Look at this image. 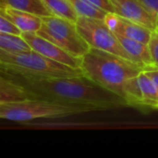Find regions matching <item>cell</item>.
<instances>
[{
    "label": "cell",
    "instance_id": "1",
    "mask_svg": "<svg viewBox=\"0 0 158 158\" xmlns=\"http://www.w3.org/2000/svg\"><path fill=\"white\" fill-rule=\"evenodd\" d=\"M4 76L24 86L32 99L72 106L81 109L84 113L127 106L122 97L97 85L84 75L43 80Z\"/></svg>",
    "mask_w": 158,
    "mask_h": 158
},
{
    "label": "cell",
    "instance_id": "2",
    "mask_svg": "<svg viewBox=\"0 0 158 158\" xmlns=\"http://www.w3.org/2000/svg\"><path fill=\"white\" fill-rule=\"evenodd\" d=\"M81 60V70L86 78L123 99L126 80L146 70L133 61L94 47L90 48Z\"/></svg>",
    "mask_w": 158,
    "mask_h": 158
},
{
    "label": "cell",
    "instance_id": "3",
    "mask_svg": "<svg viewBox=\"0 0 158 158\" xmlns=\"http://www.w3.org/2000/svg\"><path fill=\"white\" fill-rule=\"evenodd\" d=\"M0 71L4 75L31 80L83 75L81 69L52 60L33 49L20 53H7L0 50Z\"/></svg>",
    "mask_w": 158,
    "mask_h": 158
},
{
    "label": "cell",
    "instance_id": "4",
    "mask_svg": "<svg viewBox=\"0 0 158 158\" xmlns=\"http://www.w3.org/2000/svg\"><path fill=\"white\" fill-rule=\"evenodd\" d=\"M81 113L84 112L78 107L42 99L0 104V118L15 122H27L37 118H63Z\"/></svg>",
    "mask_w": 158,
    "mask_h": 158
},
{
    "label": "cell",
    "instance_id": "5",
    "mask_svg": "<svg viewBox=\"0 0 158 158\" xmlns=\"http://www.w3.org/2000/svg\"><path fill=\"white\" fill-rule=\"evenodd\" d=\"M43 24L36 32L51 41L72 56L81 58L91 46L80 33L76 23L56 15L42 17Z\"/></svg>",
    "mask_w": 158,
    "mask_h": 158
},
{
    "label": "cell",
    "instance_id": "6",
    "mask_svg": "<svg viewBox=\"0 0 158 158\" xmlns=\"http://www.w3.org/2000/svg\"><path fill=\"white\" fill-rule=\"evenodd\" d=\"M76 25L80 33L91 47L97 48L135 62L123 48L117 34L108 27L105 19L79 17Z\"/></svg>",
    "mask_w": 158,
    "mask_h": 158
},
{
    "label": "cell",
    "instance_id": "7",
    "mask_svg": "<svg viewBox=\"0 0 158 158\" xmlns=\"http://www.w3.org/2000/svg\"><path fill=\"white\" fill-rule=\"evenodd\" d=\"M22 37L31 45V49L43 56L73 69H81V58L72 56L51 41L38 35L36 32H22Z\"/></svg>",
    "mask_w": 158,
    "mask_h": 158
},
{
    "label": "cell",
    "instance_id": "8",
    "mask_svg": "<svg viewBox=\"0 0 158 158\" xmlns=\"http://www.w3.org/2000/svg\"><path fill=\"white\" fill-rule=\"evenodd\" d=\"M115 13L140 23L155 31L157 16L152 13L139 0H110Z\"/></svg>",
    "mask_w": 158,
    "mask_h": 158
},
{
    "label": "cell",
    "instance_id": "9",
    "mask_svg": "<svg viewBox=\"0 0 158 158\" xmlns=\"http://www.w3.org/2000/svg\"><path fill=\"white\" fill-rule=\"evenodd\" d=\"M105 21L115 33L137 40L145 44H149L154 32L146 26L121 17L116 13H108Z\"/></svg>",
    "mask_w": 158,
    "mask_h": 158
},
{
    "label": "cell",
    "instance_id": "10",
    "mask_svg": "<svg viewBox=\"0 0 158 158\" xmlns=\"http://www.w3.org/2000/svg\"><path fill=\"white\" fill-rule=\"evenodd\" d=\"M0 14L14 22L22 32H37L43 24L42 17L13 8L4 3H0Z\"/></svg>",
    "mask_w": 158,
    "mask_h": 158
},
{
    "label": "cell",
    "instance_id": "11",
    "mask_svg": "<svg viewBox=\"0 0 158 158\" xmlns=\"http://www.w3.org/2000/svg\"><path fill=\"white\" fill-rule=\"evenodd\" d=\"M116 34L118 36V41L122 44L123 48L136 63L142 65L146 69L156 68L152 59V56L148 44H145L142 42L128 38L126 36L118 33Z\"/></svg>",
    "mask_w": 158,
    "mask_h": 158
},
{
    "label": "cell",
    "instance_id": "12",
    "mask_svg": "<svg viewBox=\"0 0 158 158\" xmlns=\"http://www.w3.org/2000/svg\"><path fill=\"white\" fill-rule=\"evenodd\" d=\"M32 99L29 91L19 82L0 75V104L17 103Z\"/></svg>",
    "mask_w": 158,
    "mask_h": 158
},
{
    "label": "cell",
    "instance_id": "13",
    "mask_svg": "<svg viewBox=\"0 0 158 158\" xmlns=\"http://www.w3.org/2000/svg\"><path fill=\"white\" fill-rule=\"evenodd\" d=\"M124 100L127 103V106L139 108L141 110H146L142 88L140 85L139 75L131 77L126 80L123 85Z\"/></svg>",
    "mask_w": 158,
    "mask_h": 158
},
{
    "label": "cell",
    "instance_id": "14",
    "mask_svg": "<svg viewBox=\"0 0 158 158\" xmlns=\"http://www.w3.org/2000/svg\"><path fill=\"white\" fill-rule=\"evenodd\" d=\"M139 81L146 110H158V87L156 82L145 70L139 74Z\"/></svg>",
    "mask_w": 158,
    "mask_h": 158
},
{
    "label": "cell",
    "instance_id": "15",
    "mask_svg": "<svg viewBox=\"0 0 158 158\" xmlns=\"http://www.w3.org/2000/svg\"><path fill=\"white\" fill-rule=\"evenodd\" d=\"M1 3H4L13 8L30 12L40 17L54 15L43 0H1Z\"/></svg>",
    "mask_w": 158,
    "mask_h": 158
},
{
    "label": "cell",
    "instance_id": "16",
    "mask_svg": "<svg viewBox=\"0 0 158 158\" xmlns=\"http://www.w3.org/2000/svg\"><path fill=\"white\" fill-rule=\"evenodd\" d=\"M0 50L7 53H20L30 51L31 47L22 35L0 32Z\"/></svg>",
    "mask_w": 158,
    "mask_h": 158
},
{
    "label": "cell",
    "instance_id": "17",
    "mask_svg": "<svg viewBox=\"0 0 158 158\" xmlns=\"http://www.w3.org/2000/svg\"><path fill=\"white\" fill-rule=\"evenodd\" d=\"M49 10L56 16L77 22L79 15L69 0H43Z\"/></svg>",
    "mask_w": 158,
    "mask_h": 158
},
{
    "label": "cell",
    "instance_id": "18",
    "mask_svg": "<svg viewBox=\"0 0 158 158\" xmlns=\"http://www.w3.org/2000/svg\"><path fill=\"white\" fill-rule=\"evenodd\" d=\"M75 8L79 17L105 19L108 12L96 6L89 0H69Z\"/></svg>",
    "mask_w": 158,
    "mask_h": 158
},
{
    "label": "cell",
    "instance_id": "19",
    "mask_svg": "<svg viewBox=\"0 0 158 158\" xmlns=\"http://www.w3.org/2000/svg\"><path fill=\"white\" fill-rule=\"evenodd\" d=\"M0 32L15 34V35H22V31L19 30V28L10 19H6L5 16L1 14H0Z\"/></svg>",
    "mask_w": 158,
    "mask_h": 158
},
{
    "label": "cell",
    "instance_id": "20",
    "mask_svg": "<svg viewBox=\"0 0 158 158\" xmlns=\"http://www.w3.org/2000/svg\"><path fill=\"white\" fill-rule=\"evenodd\" d=\"M148 47L150 49V53H151L155 67L158 68V32L156 31L153 32L152 38L148 44Z\"/></svg>",
    "mask_w": 158,
    "mask_h": 158
},
{
    "label": "cell",
    "instance_id": "21",
    "mask_svg": "<svg viewBox=\"0 0 158 158\" xmlns=\"http://www.w3.org/2000/svg\"><path fill=\"white\" fill-rule=\"evenodd\" d=\"M89 1L108 13H115L114 7L110 0H89Z\"/></svg>",
    "mask_w": 158,
    "mask_h": 158
},
{
    "label": "cell",
    "instance_id": "22",
    "mask_svg": "<svg viewBox=\"0 0 158 158\" xmlns=\"http://www.w3.org/2000/svg\"><path fill=\"white\" fill-rule=\"evenodd\" d=\"M152 13L158 16V0H139Z\"/></svg>",
    "mask_w": 158,
    "mask_h": 158
},
{
    "label": "cell",
    "instance_id": "23",
    "mask_svg": "<svg viewBox=\"0 0 158 158\" xmlns=\"http://www.w3.org/2000/svg\"><path fill=\"white\" fill-rule=\"evenodd\" d=\"M145 72L153 79V81L156 82V86L158 87V68L148 69L145 70Z\"/></svg>",
    "mask_w": 158,
    "mask_h": 158
},
{
    "label": "cell",
    "instance_id": "24",
    "mask_svg": "<svg viewBox=\"0 0 158 158\" xmlns=\"http://www.w3.org/2000/svg\"><path fill=\"white\" fill-rule=\"evenodd\" d=\"M155 31H156V32H158V16H157V23H156V28Z\"/></svg>",
    "mask_w": 158,
    "mask_h": 158
}]
</instances>
